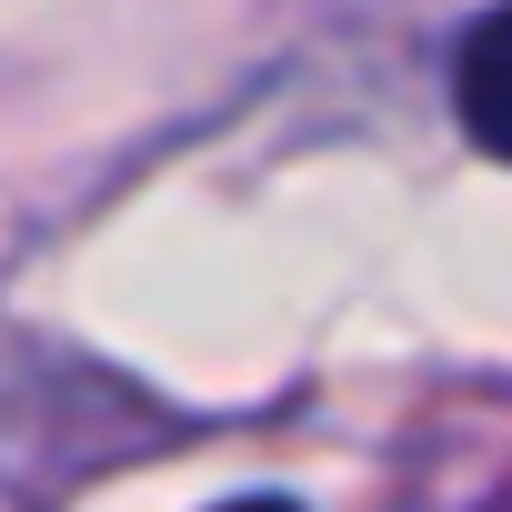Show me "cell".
Returning <instances> with one entry per match:
<instances>
[{"label":"cell","mask_w":512,"mask_h":512,"mask_svg":"<svg viewBox=\"0 0 512 512\" xmlns=\"http://www.w3.org/2000/svg\"><path fill=\"white\" fill-rule=\"evenodd\" d=\"M452 111H462V131L492 161H512V0L462 31V51H452Z\"/></svg>","instance_id":"cell-1"},{"label":"cell","mask_w":512,"mask_h":512,"mask_svg":"<svg viewBox=\"0 0 512 512\" xmlns=\"http://www.w3.org/2000/svg\"><path fill=\"white\" fill-rule=\"evenodd\" d=\"M221 512H292V502H272V492H251V502H221Z\"/></svg>","instance_id":"cell-2"}]
</instances>
